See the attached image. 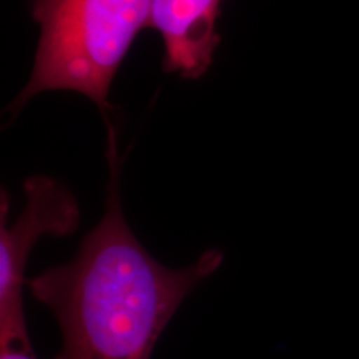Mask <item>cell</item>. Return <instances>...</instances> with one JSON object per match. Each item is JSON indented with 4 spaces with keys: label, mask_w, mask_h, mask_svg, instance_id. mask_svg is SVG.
I'll return each instance as SVG.
<instances>
[{
    "label": "cell",
    "mask_w": 359,
    "mask_h": 359,
    "mask_svg": "<svg viewBox=\"0 0 359 359\" xmlns=\"http://www.w3.org/2000/svg\"><path fill=\"white\" fill-rule=\"evenodd\" d=\"M110 183L105 212L75 257L27 281L60 327L55 359H151L175 313L201 281L223 264L222 250L173 269L148 253L120 203V161L109 130Z\"/></svg>",
    "instance_id": "obj_1"
},
{
    "label": "cell",
    "mask_w": 359,
    "mask_h": 359,
    "mask_svg": "<svg viewBox=\"0 0 359 359\" xmlns=\"http://www.w3.org/2000/svg\"><path fill=\"white\" fill-rule=\"evenodd\" d=\"M40 40L29 82L11 111L42 92L88 97L109 127V93L135 39L151 27L154 0H30Z\"/></svg>",
    "instance_id": "obj_2"
},
{
    "label": "cell",
    "mask_w": 359,
    "mask_h": 359,
    "mask_svg": "<svg viewBox=\"0 0 359 359\" xmlns=\"http://www.w3.org/2000/svg\"><path fill=\"white\" fill-rule=\"evenodd\" d=\"M25 206L7 224L11 196L2 191L0 218V331L27 326L24 308L25 269L34 246L42 236H69L79 228L80 208L60 182L35 175L24 183Z\"/></svg>",
    "instance_id": "obj_3"
},
{
    "label": "cell",
    "mask_w": 359,
    "mask_h": 359,
    "mask_svg": "<svg viewBox=\"0 0 359 359\" xmlns=\"http://www.w3.org/2000/svg\"><path fill=\"white\" fill-rule=\"evenodd\" d=\"M223 0H154L151 27L163 42V72L196 80L213 64Z\"/></svg>",
    "instance_id": "obj_4"
},
{
    "label": "cell",
    "mask_w": 359,
    "mask_h": 359,
    "mask_svg": "<svg viewBox=\"0 0 359 359\" xmlns=\"http://www.w3.org/2000/svg\"><path fill=\"white\" fill-rule=\"evenodd\" d=\"M0 359H37L29 327L0 331Z\"/></svg>",
    "instance_id": "obj_5"
}]
</instances>
